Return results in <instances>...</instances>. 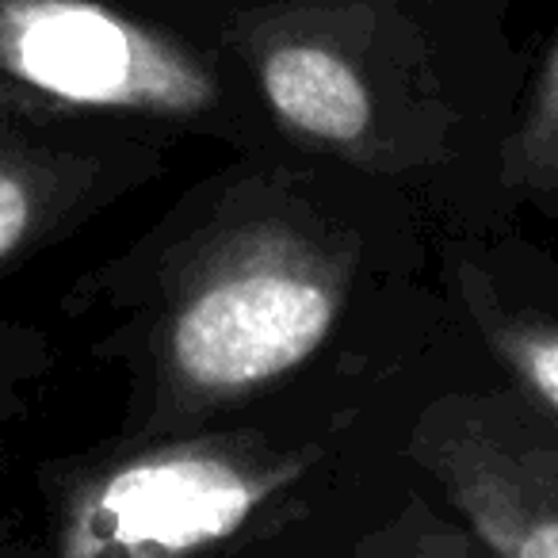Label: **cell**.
<instances>
[{"instance_id":"1","label":"cell","mask_w":558,"mask_h":558,"mask_svg":"<svg viewBox=\"0 0 558 558\" xmlns=\"http://www.w3.org/2000/svg\"><path fill=\"white\" fill-rule=\"evenodd\" d=\"M299 474L295 459L233 444L146 451L65 497L50 558H218Z\"/></svg>"},{"instance_id":"2","label":"cell","mask_w":558,"mask_h":558,"mask_svg":"<svg viewBox=\"0 0 558 558\" xmlns=\"http://www.w3.org/2000/svg\"><path fill=\"white\" fill-rule=\"evenodd\" d=\"M333 322L322 279L288 264L233 271L187 303L172 364L195 395H245L303 364Z\"/></svg>"},{"instance_id":"3","label":"cell","mask_w":558,"mask_h":558,"mask_svg":"<svg viewBox=\"0 0 558 558\" xmlns=\"http://www.w3.org/2000/svg\"><path fill=\"white\" fill-rule=\"evenodd\" d=\"M0 62L16 77L81 104L180 108L192 81L142 35L81 0H32L0 27Z\"/></svg>"},{"instance_id":"4","label":"cell","mask_w":558,"mask_h":558,"mask_svg":"<svg viewBox=\"0 0 558 558\" xmlns=\"http://www.w3.org/2000/svg\"><path fill=\"white\" fill-rule=\"evenodd\" d=\"M428 463L497 558H558V451L463 433L428 444Z\"/></svg>"},{"instance_id":"5","label":"cell","mask_w":558,"mask_h":558,"mask_svg":"<svg viewBox=\"0 0 558 558\" xmlns=\"http://www.w3.org/2000/svg\"><path fill=\"white\" fill-rule=\"evenodd\" d=\"M264 88L279 116L322 142H356L367 126L360 77L318 47H283L264 62Z\"/></svg>"},{"instance_id":"6","label":"cell","mask_w":558,"mask_h":558,"mask_svg":"<svg viewBox=\"0 0 558 558\" xmlns=\"http://www.w3.org/2000/svg\"><path fill=\"white\" fill-rule=\"evenodd\" d=\"M364 558H497L471 527H456L425 509H413L383 535H375Z\"/></svg>"},{"instance_id":"7","label":"cell","mask_w":558,"mask_h":558,"mask_svg":"<svg viewBox=\"0 0 558 558\" xmlns=\"http://www.w3.org/2000/svg\"><path fill=\"white\" fill-rule=\"evenodd\" d=\"M517 367L535 395L558 413V337H532L517 349Z\"/></svg>"},{"instance_id":"8","label":"cell","mask_w":558,"mask_h":558,"mask_svg":"<svg viewBox=\"0 0 558 558\" xmlns=\"http://www.w3.org/2000/svg\"><path fill=\"white\" fill-rule=\"evenodd\" d=\"M32 192L20 184V177L0 169V260L24 241L32 226Z\"/></svg>"}]
</instances>
